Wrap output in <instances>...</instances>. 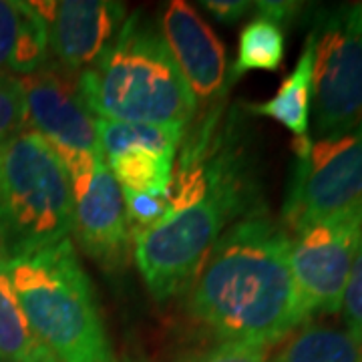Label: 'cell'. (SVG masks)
Returning <instances> with one entry per match:
<instances>
[{
    "label": "cell",
    "instance_id": "1",
    "mask_svg": "<svg viewBox=\"0 0 362 362\" xmlns=\"http://www.w3.org/2000/svg\"><path fill=\"white\" fill-rule=\"evenodd\" d=\"M290 254L292 235L266 211L233 221L189 286V316L220 342L280 344L308 324Z\"/></svg>",
    "mask_w": 362,
    "mask_h": 362
},
{
    "label": "cell",
    "instance_id": "2",
    "mask_svg": "<svg viewBox=\"0 0 362 362\" xmlns=\"http://www.w3.org/2000/svg\"><path fill=\"white\" fill-rule=\"evenodd\" d=\"M171 211L133 238V256L157 302L185 292L209 250L233 221L266 211L242 153L211 141L199 157H181L169 189Z\"/></svg>",
    "mask_w": 362,
    "mask_h": 362
},
{
    "label": "cell",
    "instance_id": "3",
    "mask_svg": "<svg viewBox=\"0 0 362 362\" xmlns=\"http://www.w3.org/2000/svg\"><path fill=\"white\" fill-rule=\"evenodd\" d=\"M93 117L187 129L195 101L156 21L127 16L101 61L77 77Z\"/></svg>",
    "mask_w": 362,
    "mask_h": 362
},
{
    "label": "cell",
    "instance_id": "4",
    "mask_svg": "<svg viewBox=\"0 0 362 362\" xmlns=\"http://www.w3.org/2000/svg\"><path fill=\"white\" fill-rule=\"evenodd\" d=\"M6 274L30 328L59 362H119L75 244L6 259Z\"/></svg>",
    "mask_w": 362,
    "mask_h": 362
},
{
    "label": "cell",
    "instance_id": "5",
    "mask_svg": "<svg viewBox=\"0 0 362 362\" xmlns=\"http://www.w3.org/2000/svg\"><path fill=\"white\" fill-rule=\"evenodd\" d=\"M73 187L63 161L37 131L0 149V256L26 258L73 233Z\"/></svg>",
    "mask_w": 362,
    "mask_h": 362
},
{
    "label": "cell",
    "instance_id": "6",
    "mask_svg": "<svg viewBox=\"0 0 362 362\" xmlns=\"http://www.w3.org/2000/svg\"><path fill=\"white\" fill-rule=\"evenodd\" d=\"M314 33V123L318 139H332L362 121V2L316 14Z\"/></svg>",
    "mask_w": 362,
    "mask_h": 362
},
{
    "label": "cell",
    "instance_id": "7",
    "mask_svg": "<svg viewBox=\"0 0 362 362\" xmlns=\"http://www.w3.org/2000/svg\"><path fill=\"white\" fill-rule=\"evenodd\" d=\"M361 197L362 121L340 137L312 141L296 153L280 223L288 233H298Z\"/></svg>",
    "mask_w": 362,
    "mask_h": 362
},
{
    "label": "cell",
    "instance_id": "8",
    "mask_svg": "<svg viewBox=\"0 0 362 362\" xmlns=\"http://www.w3.org/2000/svg\"><path fill=\"white\" fill-rule=\"evenodd\" d=\"M28 129L37 131L63 161L69 180H78L105 161L95 117L77 87V75L52 63L23 77Z\"/></svg>",
    "mask_w": 362,
    "mask_h": 362
},
{
    "label": "cell",
    "instance_id": "9",
    "mask_svg": "<svg viewBox=\"0 0 362 362\" xmlns=\"http://www.w3.org/2000/svg\"><path fill=\"white\" fill-rule=\"evenodd\" d=\"M157 25L195 101L185 149L202 151L214 139V127L230 89L226 49L206 21L183 0L168 2Z\"/></svg>",
    "mask_w": 362,
    "mask_h": 362
},
{
    "label": "cell",
    "instance_id": "10",
    "mask_svg": "<svg viewBox=\"0 0 362 362\" xmlns=\"http://www.w3.org/2000/svg\"><path fill=\"white\" fill-rule=\"evenodd\" d=\"M362 233V197L292 238V274L306 322L316 314H338L350 266Z\"/></svg>",
    "mask_w": 362,
    "mask_h": 362
},
{
    "label": "cell",
    "instance_id": "11",
    "mask_svg": "<svg viewBox=\"0 0 362 362\" xmlns=\"http://www.w3.org/2000/svg\"><path fill=\"white\" fill-rule=\"evenodd\" d=\"M49 26V57L71 75L95 66L127 21L125 2L63 0L33 2Z\"/></svg>",
    "mask_w": 362,
    "mask_h": 362
},
{
    "label": "cell",
    "instance_id": "12",
    "mask_svg": "<svg viewBox=\"0 0 362 362\" xmlns=\"http://www.w3.org/2000/svg\"><path fill=\"white\" fill-rule=\"evenodd\" d=\"M75 216L73 233L81 252L105 270H123L133 250L121 187L101 161L93 173L71 181Z\"/></svg>",
    "mask_w": 362,
    "mask_h": 362
},
{
    "label": "cell",
    "instance_id": "13",
    "mask_svg": "<svg viewBox=\"0 0 362 362\" xmlns=\"http://www.w3.org/2000/svg\"><path fill=\"white\" fill-rule=\"evenodd\" d=\"M49 61V26L33 2L0 0V73L28 77Z\"/></svg>",
    "mask_w": 362,
    "mask_h": 362
},
{
    "label": "cell",
    "instance_id": "14",
    "mask_svg": "<svg viewBox=\"0 0 362 362\" xmlns=\"http://www.w3.org/2000/svg\"><path fill=\"white\" fill-rule=\"evenodd\" d=\"M314 95V33H308L302 52L298 57L294 71L284 78L278 93L264 103L247 105V111L254 115L270 117L276 123L284 125L296 143H310V111Z\"/></svg>",
    "mask_w": 362,
    "mask_h": 362
},
{
    "label": "cell",
    "instance_id": "15",
    "mask_svg": "<svg viewBox=\"0 0 362 362\" xmlns=\"http://www.w3.org/2000/svg\"><path fill=\"white\" fill-rule=\"evenodd\" d=\"M270 362H362V342L349 330L304 324L282 340Z\"/></svg>",
    "mask_w": 362,
    "mask_h": 362
},
{
    "label": "cell",
    "instance_id": "16",
    "mask_svg": "<svg viewBox=\"0 0 362 362\" xmlns=\"http://www.w3.org/2000/svg\"><path fill=\"white\" fill-rule=\"evenodd\" d=\"M0 362H59L30 328L0 256Z\"/></svg>",
    "mask_w": 362,
    "mask_h": 362
},
{
    "label": "cell",
    "instance_id": "17",
    "mask_svg": "<svg viewBox=\"0 0 362 362\" xmlns=\"http://www.w3.org/2000/svg\"><path fill=\"white\" fill-rule=\"evenodd\" d=\"M173 157L149 147H129L107 157L105 163L121 192L165 195L173 181Z\"/></svg>",
    "mask_w": 362,
    "mask_h": 362
},
{
    "label": "cell",
    "instance_id": "18",
    "mask_svg": "<svg viewBox=\"0 0 362 362\" xmlns=\"http://www.w3.org/2000/svg\"><path fill=\"white\" fill-rule=\"evenodd\" d=\"M286 35L284 28L264 16L250 21L238 42V57L232 65V78L235 81L250 71H268L276 73L284 63Z\"/></svg>",
    "mask_w": 362,
    "mask_h": 362
},
{
    "label": "cell",
    "instance_id": "19",
    "mask_svg": "<svg viewBox=\"0 0 362 362\" xmlns=\"http://www.w3.org/2000/svg\"><path fill=\"white\" fill-rule=\"evenodd\" d=\"M95 127L103 147L105 159L129 147H149L156 151L175 156V149L183 141V133H185V129L181 127L129 123V121H115L105 117H95Z\"/></svg>",
    "mask_w": 362,
    "mask_h": 362
},
{
    "label": "cell",
    "instance_id": "20",
    "mask_svg": "<svg viewBox=\"0 0 362 362\" xmlns=\"http://www.w3.org/2000/svg\"><path fill=\"white\" fill-rule=\"evenodd\" d=\"M28 129L23 78L0 73V149Z\"/></svg>",
    "mask_w": 362,
    "mask_h": 362
},
{
    "label": "cell",
    "instance_id": "21",
    "mask_svg": "<svg viewBox=\"0 0 362 362\" xmlns=\"http://www.w3.org/2000/svg\"><path fill=\"white\" fill-rule=\"evenodd\" d=\"M127 211L131 238L156 228L159 221L168 218L171 211V199L169 194L151 195V194H133V192H121Z\"/></svg>",
    "mask_w": 362,
    "mask_h": 362
},
{
    "label": "cell",
    "instance_id": "22",
    "mask_svg": "<svg viewBox=\"0 0 362 362\" xmlns=\"http://www.w3.org/2000/svg\"><path fill=\"white\" fill-rule=\"evenodd\" d=\"M272 349L242 344V342H218L214 346L195 350L177 362H270Z\"/></svg>",
    "mask_w": 362,
    "mask_h": 362
},
{
    "label": "cell",
    "instance_id": "23",
    "mask_svg": "<svg viewBox=\"0 0 362 362\" xmlns=\"http://www.w3.org/2000/svg\"><path fill=\"white\" fill-rule=\"evenodd\" d=\"M342 318L352 337L362 342V233L356 246V254L350 266L349 280L342 296Z\"/></svg>",
    "mask_w": 362,
    "mask_h": 362
},
{
    "label": "cell",
    "instance_id": "24",
    "mask_svg": "<svg viewBox=\"0 0 362 362\" xmlns=\"http://www.w3.org/2000/svg\"><path fill=\"white\" fill-rule=\"evenodd\" d=\"M254 6L258 16H264L282 28L294 25L298 16L304 13V4L292 0H262V2H254Z\"/></svg>",
    "mask_w": 362,
    "mask_h": 362
},
{
    "label": "cell",
    "instance_id": "25",
    "mask_svg": "<svg viewBox=\"0 0 362 362\" xmlns=\"http://www.w3.org/2000/svg\"><path fill=\"white\" fill-rule=\"evenodd\" d=\"M199 6H204L207 13L221 25H235L238 21H242L254 8V2H246V0H202Z\"/></svg>",
    "mask_w": 362,
    "mask_h": 362
},
{
    "label": "cell",
    "instance_id": "26",
    "mask_svg": "<svg viewBox=\"0 0 362 362\" xmlns=\"http://www.w3.org/2000/svg\"><path fill=\"white\" fill-rule=\"evenodd\" d=\"M121 362H145V361H139V358H125V361Z\"/></svg>",
    "mask_w": 362,
    "mask_h": 362
}]
</instances>
